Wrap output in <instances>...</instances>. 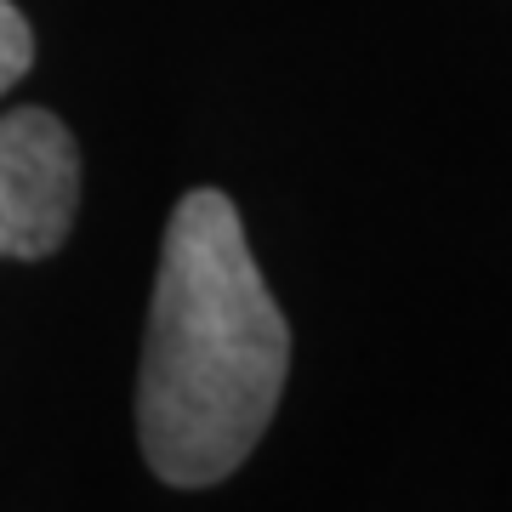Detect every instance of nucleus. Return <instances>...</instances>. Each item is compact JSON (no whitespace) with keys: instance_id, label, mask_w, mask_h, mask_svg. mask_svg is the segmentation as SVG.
Instances as JSON below:
<instances>
[{"instance_id":"nucleus-1","label":"nucleus","mask_w":512,"mask_h":512,"mask_svg":"<svg viewBox=\"0 0 512 512\" xmlns=\"http://www.w3.org/2000/svg\"><path fill=\"white\" fill-rule=\"evenodd\" d=\"M291 325L268 296L245 222L217 188L177 200L148 302L137 439L148 467L177 484H222L256 450L285 393Z\"/></svg>"},{"instance_id":"nucleus-2","label":"nucleus","mask_w":512,"mask_h":512,"mask_svg":"<svg viewBox=\"0 0 512 512\" xmlns=\"http://www.w3.org/2000/svg\"><path fill=\"white\" fill-rule=\"evenodd\" d=\"M80 211V148L52 109L0 114V256L63 251Z\"/></svg>"},{"instance_id":"nucleus-3","label":"nucleus","mask_w":512,"mask_h":512,"mask_svg":"<svg viewBox=\"0 0 512 512\" xmlns=\"http://www.w3.org/2000/svg\"><path fill=\"white\" fill-rule=\"evenodd\" d=\"M29 63H35V29L12 0H0V97L29 74Z\"/></svg>"}]
</instances>
